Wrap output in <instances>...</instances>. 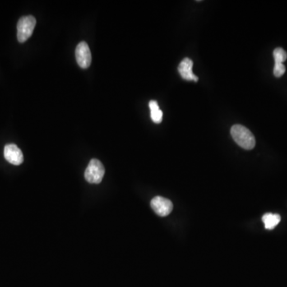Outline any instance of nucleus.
<instances>
[{
  "label": "nucleus",
  "instance_id": "obj_12",
  "mask_svg": "<svg viewBox=\"0 0 287 287\" xmlns=\"http://www.w3.org/2000/svg\"><path fill=\"white\" fill-rule=\"evenodd\" d=\"M149 108L151 110H155V109L159 108L158 103L156 101H151V102H149Z\"/></svg>",
  "mask_w": 287,
  "mask_h": 287
},
{
  "label": "nucleus",
  "instance_id": "obj_1",
  "mask_svg": "<svg viewBox=\"0 0 287 287\" xmlns=\"http://www.w3.org/2000/svg\"><path fill=\"white\" fill-rule=\"evenodd\" d=\"M231 134L237 144L242 149L251 150L255 146V138L252 132L241 125H235L231 130Z\"/></svg>",
  "mask_w": 287,
  "mask_h": 287
},
{
  "label": "nucleus",
  "instance_id": "obj_11",
  "mask_svg": "<svg viewBox=\"0 0 287 287\" xmlns=\"http://www.w3.org/2000/svg\"><path fill=\"white\" fill-rule=\"evenodd\" d=\"M286 72V67L283 63H275L274 67V75L277 78L283 76Z\"/></svg>",
  "mask_w": 287,
  "mask_h": 287
},
{
  "label": "nucleus",
  "instance_id": "obj_6",
  "mask_svg": "<svg viewBox=\"0 0 287 287\" xmlns=\"http://www.w3.org/2000/svg\"><path fill=\"white\" fill-rule=\"evenodd\" d=\"M4 157L10 164L20 165L24 162V154L17 145L10 144L5 146Z\"/></svg>",
  "mask_w": 287,
  "mask_h": 287
},
{
  "label": "nucleus",
  "instance_id": "obj_3",
  "mask_svg": "<svg viewBox=\"0 0 287 287\" xmlns=\"http://www.w3.org/2000/svg\"><path fill=\"white\" fill-rule=\"evenodd\" d=\"M104 175V168L102 162L97 159H92L85 169V178L90 183L102 182Z\"/></svg>",
  "mask_w": 287,
  "mask_h": 287
},
{
  "label": "nucleus",
  "instance_id": "obj_9",
  "mask_svg": "<svg viewBox=\"0 0 287 287\" xmlns=\"http://www.w3.org/2000/svg\"><path fill=\"white\" fill-rule=\"evenodd\" d=\"M273 55H274L275 63H283L287 58V52L280 47H278L274 50Z\"/></svg>",
  "mask_w": 287,
  "mask_h": 287
},
{
  "label": "nucleus",
  "instance_id": "obj_8",
  "mask_svg": "<svg viewBox=\"0 0 287 287\" xmlns=\"http://www.w3.org/2000/svg\"><path fill=\"white\" fill-rule=\"evenodd\" d=\"M262 221L265 224V228L267 230L274 229L279 222L281 221V216L278 214L266 213L262 216Z\"/></svg>",
  "mask_w": 287,
  "mask_h": 287
},
{
  "label": "nucleus",
  "instance_id": "obj_4",
  "mask_svg": "<svg viewBox=\"0 0 287 287\" xmlns=\"http://www.w3.org/2000/svg\"><path fill=\"white\" fill-rule=\"evenodd\" d=\"M75 54H76L77 62L81 68L86 69L89 67L91 64L92 56L87 43L84 41L79 43L77 46Z\"/></svg>",
  "mask_w": 287,
  "mask_h": 287
},
{
  "label": "nucleus",
  "instance_id": "obj_2",
  "mask_svg": "<svg viewBox=\"0 0 287 287\" xmlns=\"http://www.w3.org/2000/svg\"><path fill=\"white\" fill-rule=\"evenodd\" d=\"M36 25V19L32 15L24 16L17 24V38L19 43H24L30 38Z\"/></svg>",
  "mask_w": 287,
  "mask_h": 287
},
{
  "label": "nucleus",
  "instance_id": "obj_10",
  "mask_svg": "<svg viewBox=\"0 0 287 287\" xmlns=\"http://www.w3.org/2000/svg\"><path fill=\"white\" fill-rule=\"evenodd\" d=\"M151 118L154 123H160L163 119V112L159 108L151 110Z\"/></svg>",
  "mask_w": 287,
  "mask_h": 287
},
{
  "label": "nucleus",
  "instance_id": "obj_7",
  "mask_svg": "<svg viewBox=\"0 0 287 287\" xmlns=\"http://www.w3.org/2000/svg\"><path fill=\"white\" fill-rule=\"evenodd\" d=\"M192 66H193V62L187 57L183 59L179 66V72L181 74L182 78L186 81H197L199 80L198 77L194 75L192 72Z\"/></svg>",
  "mask_w": 287,
  "mask_h": 287
},
{
  "label": "nucleus",
  "instance_id": "obj_5",
  "mask_svg": "<svg viewBox=\"0 0 287 287\" xmlns=\"http://www.w3.org/2000/svg\"><path fill=\"white\" fill-rule=\"evenodd\" d=\"M151 207L153 210L159 216H167L169 215L173 209V204L171 200L162 197V196H156L151 201Z\"/></svg>",
  "mask_w": 287,
  "mask_h": 287
}]
</instances>
